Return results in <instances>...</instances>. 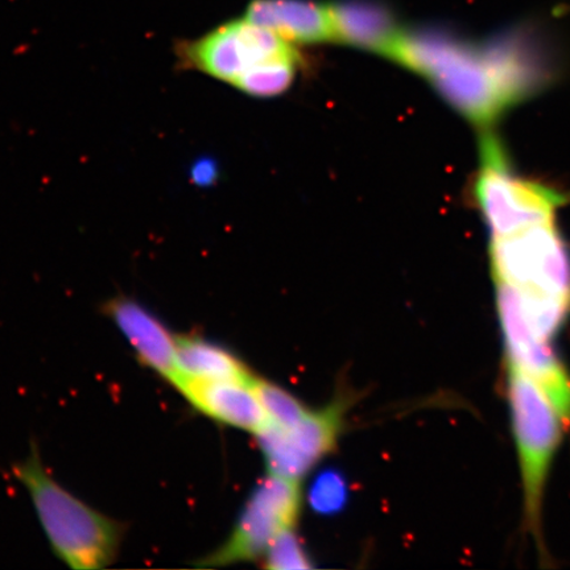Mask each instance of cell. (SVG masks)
Returning <instances> with one entry per match:
<instances>
[{
  "instance_id": "cell-10",
  "label": "cell",
  "mask_w": 570,
  "mask_h": 570,
  "mask_svg": "<svg viewBox=\"0 0 570 570\" xmlns=\"http://www.w3.org/2000/svg\"><path fill=\"white\" fill-rule=\"evenodd\" d=\"M253 382L198 381L178 377L173 386L187 399L191 407L213 419L214 422L256 434L269 420L255 394Z\"/></svg>"
},
{
  "instance_id": "cell-14",
  "label": "cell",
  "mask_w": 570,
  "mask_h": 570,
  "mask_svg": "<svg viewBox=\"0 0 570 570\" xmlns=\"http://www.w3.org/2000/svg\"><path fill=\"white\" fill-rule=\"evenodd\" d=\"M296 68L297 56L265 61L248 69L233 85L249 96H277L294 82Z\"/></svg>"
},
{
  "instance_id": "cell-18",
  "label": "cell",
  "mask_w": 570,
  "mask_h": 570,
  "mask_svg": "<svg viewBox=\"0 0 570 570\" xmlns=\"http://www.w3.org/2000/svg\"><path fill=\"white\" fill-rule=\"evenodd\" d=\"M217 176V168L210 160H199L191 169V178L198 185H208Z\"/></svg>"
},
{
  "instance_id": "cell-9",
  "label": "cell",
  "mask_w": 570,
  "mask_h": 570,
  "mask_svg": "<svg viewBox=\"0 0 570 570\" xmlns=\"http://www.w3.org/2000/svg\"><path fill=\"white\" fill-rule=\"evenodd\" d=\"M104 313L124 334L141 365L173 384L177 374V336L163 321L126 296L111 298L104 305Z\"/></svg>"
},
{
  "instance_id": "cell-12",
  "label": "cell",
  "mask_w": 570,
  "mask_h": 570,
  "mask_svg": "<svg viewBox=\"0 0 570 570\" xmlns=\"http://www.w3.org/2000/svg\"><path fill=\"white\" fill-rule=\"evenodd\" d=\"M336 40L387 55L399 35L394 18L381 4L348 0L331 6Z\"/></svg>"
},
{
  "instance_id": "cell-2",
  "label": "cell",
  "mask_w": 570,
  "mask_h": 570,
  "mask_svg": "<svg viewBox=\"0 0 570 570\" xmlns=\"http://www.w3.org/2000/svg\"><path fill=\"white\" fill-rule=\"evenodd\" d=\"M12 474L30 495L53 553L76 570H99L117 560L126 533L119 520L90 508L57 482L32 445Z\"/></svg>"
},
{
  "instance_id": "cell-5",
  "label": "cell",
  "mask_w": 570,
  "mask_h": 570,
  "mask_svg": "<svg viewBox=\"0 0 570 570\" xmlns=\"http://www.w3.org/2000/svg\"><path fill=\"white\" fill-rule=\"evenodd\" d=\"M490 263L495 284L570 303V248L553 223L494 237Z\"/></svg>"
},
{
  "instance_id": "cell-1",
  "label": "cell",
  "mask_w": 570,
  "mask_h": 570,
  "mask_svg": "<svg viewBox=\"0 0 570 570\" xmlns=\"http://www.w3.org/2000/svg\"><path fill=\"white\" fill-rule=\"evenodd\" d=\"M387 55L425 76L475 125L495 122L510 107L490 42L476 46L433 30L399 32Z\"/></svg>"
},
{
  "instance_id": "cell-7",
  "label": "cell",
  "mask_w": 570,
  "mask_h": 570,
  "mask_svg": "<svg viewBox=\"0 0 570 570\" xmlns=\"http://www.w3.org/2000/svg\"><path fill=\"white\" fill-rule=\"evenodd\" d=\"M288 42L245 18L220 26L197 40L178 41L175 55L181 69H195L234 83L258 63L296 57Z\"/></svg>"
},
{
  "instance_id": "cell-17",
  "label": "cell",
  "mask_w": 570,
  "mask_h": 570,
  "mask_svg": "<svg viewBox=\"0 0 570 570\" xmlns=\"http://www.w3.org/2000/svg\"><path fill=\"white\" fill-rule=\"evenodd\" d=\"M266 567L276 570L311 568L308 556L292 529L282 532L271 544Z\"/></svg>"
},
{
  "instance_id": "cell-11",
  "label": "cell",
  "mask_w": 570,
  "mask_h": 570,
  "mask_svg": "<svg viewBox=\"0 0 570 570\" xmlns=\"http://www.w3.org/2000/svg\"><path fill=\"white\" fill-rule=\"evenodd\" d=\"M246 19L289 42L336 40L331 6L309 0H254Z\"/></svg>"
},
{
  "instance_id": "cell-4",
  "label": "cell",
  "mask_w": 570,
  "mask_h": 570,
  "mask_svg": "<svg viewBox=\"0 0 570 570\" xmlns=\"http://www.w3.org/2000/svg\"><path fill=\"white\" fill-rule=\"evenodd\" d=\"M481 148L482 167L475 178L474 197L493 237L554 223L556 213L567 203L566 195L514 175L493 135L484 137Z\"/></svg>"
},
{
  "instance_id": "cell-8",
  "label": "cell",
  "mask_w": 570,
  "mask_h": 570,
  "mask_svg": "<svg viewBox=\"0 0 570 570\" xmlns=\"http://www.w3.org/2000/svg\"><path fill=\"white\" fill-rule=\"evenodd\" d=\"M344 405L308 412L292 428L267 423L256 433L269 473L298 481L337 444Z\"/></svg>"
},
{
  "instance_id": "cell-6",
  "label": "cell",
  "mask_w": 570,
  "mask_h": 570,
  "mask_svg": "<svg viewBox=\"0 0 570 570\" xmlns=\"http://www.w3.org/2000/svg\"><path fill=\"white\" fill-rule=\"evenodd\" d=\"M301 502L297 481L271 474L249 497L230 537L197 566L226 567L265 558L275 539L294 529Z\"/></svg>"
},
{
  "instance_id": "cell-15",
  "label": "cell",
  "mask_w": 570,
  "mask_h": 570,
  "mask_svg": "<svg viewBox=\"0 0 570 570\" xmlns=\"http://www.w3.org/2000/svg\"><path fill=\"white\" fill-rule=\"evenodd\" d=\"M253 389L258 396L263 410L266 411L269 423L281 428H292L296 425L309 411L292 396L289 392L284 391L275 384L254 380Z\"/></svg>"
},
{
  "instance_id": "cell-16",
  "label": "cell",
  "mask_w": 570,
  "mask_h": 570,
  "mask_svg": "<svg viewBox=\"0 0 570 570\" xmlns=\"http://www.w3.org/2000/svg\"><path fill=\"white\" fill-rule=\"evenodd\" d=\"M347 497L348 489L344 476L333 470H326L312 483L309 504L321 515H333L345 508Z\"/></svg>"
},
{
  "instance_id": "cell-3",
  "label": "cell",
  "mask_w": 570,
  "mask_h": 570,
  "mask_svg": "<svg viewBox=\"0 0 570 570\" xmlns=\"http://www.w3.org/2000/svg\"><path fill=\"white\" fill-rule=\"evenodd\" d=\"M505 395L517 446L527 531L543 552L546 490L569 428L546 392L530 376L510 365H505Z\"/></svg>"
},
{
  "instance_id": "cell-13",
  "label": "cell",
  "mask_w": 570,
  "mask_h": 570,
  "mask_svg": "<svg viewBox=\"0 0 570 570\" xmlns=\"http://www.w3.org/2000/svg\"><path fill=\"white\" fill-rule=\"evenodd\" d=\"M178 377L198 381H234L252 383L255 376L232 352L214 342L195 336H177Z\"/></svg>"
}]
</instances>
